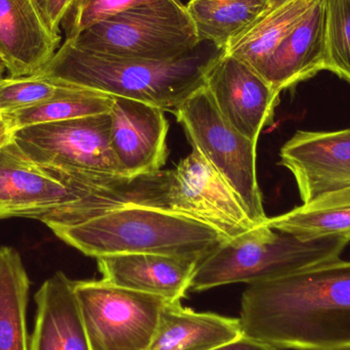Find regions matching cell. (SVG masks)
I'll use <instances>...</instances> for the list:
<instances>
[{"instance_id": "7a4b0ae2", "label": "cell", "mask_w": 350, "mask_h": 350, "mask_svg": "<svg viewBox=\"0 0 350 350\" xmlns=\"http://www.w3.org/2000/svg\"><path fill=\"white\" fill-rule=\"evenodd\" d=\"M220 51L198 47L177 59L152 61L96 53L64 41L36 75L174 113L205 85L210 65Z\"/></svg>"}, {"instance_id": "5bb4252c", "label": "cell", "mask_w": 350, "mask_h": 350, "mask_svg": "<svg viewBox=\"0 0 350 350\" xmlns=\"http://www.w3.org/2000/svg\"><path fill=\"white\" fill-rule=\"evenodd\" d=\"M34 0H0V63L10 77L36 75L59 49Z\"/></svg>"}, {"instance_id": "44dd1931", "label": "cell", "mask_w": 350, "mask_h": 350, "mask_svg": "<svg viewBox=\"0 0 350 350\" xmlns=\"http://www.w3.org/2000/svg\"><path fill=\"white\" fill-rule=\"evenodd\" d=\"M30 280L18 251L0 247V350H29Z\"/></svg>"}, {"instance_id": "4dcf8cb0", "label": "cell", "mask_w": 350, "mask_h": 350, "mask_svg": "<svg viewBox=\"0 0 350 350\" xmlns=\"http://www.w3.org/2000/svg\"><path fill=\"white\" fill-rule=\"evenodd\" d=\"M284 0H271V3H273V5H275V4L281 3Z\"/></svg>"}, {"instance_id": "277c9868", "label": "cell", "mask_w": 350, "mask_h": 350, "mask_svg": "<svg viewBox=\"0 0 350 350\" xmlns=\"http://www.w3.org/2000/svg\"><path fill=\"white\" fill-rule=\"evenodd\" d=\"M350 242L342 237L304 241L267 222L228 239L206 255L189 289L206 291L228 284L262 283L340 258Z\"/></svg>"}, {"instance_id": "e0dca14e", "label": "cell", "mask_w": 350, "mask_h": 350, "mask_svg": "<svg viewBox=\"0 0 350 350\" xmlns=\"http://www.w3.org/2000/svg\"><path fill=\"white\" fill-rule=\"evenodd\" d=\"M326 70L322 1L275 49L257 72L278 92Z\"/></svg>"}, {"instance_id": "484cf974", "label": "cell", "mask_w": 350, "mask_h": 350, "mask_svg": "<svg viewBox=\"0 0 350 350\" xmlns=\"http://www.w3.org/2000/svg\"><path fill=\"white\" fill-rule=\"evenodd\" d=\"M156 0H74L61 27L65 40L72 41L84 30L115 14Z\"/></svg>"}, {"instance_id": "d6986e66", "label": "cell", "mask_w": 350, "mask_h": 350, "mask_svg": "<svg viewBox=\"0 0 350 350\" xmlns=\"http://www.w3.org/2000/svg\"><path fill=\"white\" fill-rule=\"evenodd\" d=\"M322 0H284L271 6L222 49L255 71Z\"/></svg>"}, {"instance_id": "ffe728a7", "label": "cell", "mask_w": 350, "mask_h": 350, "mask_svg": "<svg viewBox=\"0 0 350 350\" xmlns=\"http://www.w3.org/2000/svg\"><path fill=\"white\" fill-rule=\"evenodd\" d=\"M267 224L304 241L330 237L350 241V187L322 193L287 213L269 218Z\"/></svg>"}, {"instance_id": "ba28073f", "label": "cell", "mask_w": 350, "mask_h": 350, "mask_svg": "<svg viewBox=\"0 0 350 350\" xmlns=\"http://www.w3.org/2000/svg\"><path fill=\"white\" fill-rule=\"evenodd\" d=\"M109 113L24 127L12 139L43 167L92 178H124L111 149Z\"/></svg>"}, {"instance_id": "7402d4cb", "label": "cell", "mask_w": 350, "mask_h": 350, "mask_svg": "<svg viewBox=\"0 0 350 350\" xmlns=\"http://www.w3.org/2000/svg\"><path fill=\"white\" fill-rule=\"evenodd\" d=\"M271 6V0H189L185 8L200 42L222 51Z\"/></svg>"}, {"instance_id": "9c48e42d", "label": "cell", "mask_w": 350, "mask_h": 350, "mask_svg": "<svg viewBox=\"0 0 350 350\" xmlns=\"http://www.w3.org/2000/svg\"><path fill=\"white\" fill-rule=\"evenodd\" d=\"M94 350H149L168 300L105 280L74 281Z\"/></svg>"}, {"instance_id": "d4e9b609", "label": "cell", "mask_w": 350, "mask_h": 350, "mask_svg": "<svg viewBox=\"0 0 350 350\" xmlns=\"http://www.w3.org/2000/svg\"><path fill=\"white\" fill-rule=\"evenodd\" d=\"M326 70L350 82V0H322Z\"/></svg>"}, {"instance_id": "603a6c76", "label": "cell", "mask_w": 350, "mask_h": 350, "mask_svg": "<svg viewBox=\"0 0 350 350\" xmlns=\"http://www.w3.org/2000/svg\"><path fill=\"white\" fill-rule=\"evenodd\" d=\"M112 105L113 96L83 88L73 96L0 115L14 133L24 127L107 114Z\"/></svg>"}, {"instance_id": "9a60e30c", "label": "cell", "mask_w": 350, "mask_h": 350, "mask_svg": "<svg viewBox=\"0 0 350 350\" xmlns=\"http://www.w3.org/2000/svg\"><path fill=\"white\" fill-rule=\"evenodd\" d=\"M202 259L164 254H119L96 258L103 280L119 287L180 301Z\"/></svg>"}, {"instance_id": "5b68a950", "label": "cell", "mask_w": 350, "mask_h": 350, "mask_svg": "<svg viewBox=\"0 0 350 350\" xmlns=\"http://www.w3.org/2000/svg\"><path fill=\"white\" fill-rule=\"evenodd\" d=\"M135 205L193 218L226 239L257 226L234 189L195 148L174 170L139 176Z\"/></svg>"}, {"instance_id": "6da1fadb", "label": "cell", "mask_w": 350, "mask_h": 350, "mask_svg": "<svg viewBox=\"0 0 350 350\" xmlns=\"http://www.w3.org/2000/svg\"><path fill=\"white\" fill-rule=\"evenodd\" d=\"M239 320L243 336L279 350H350V261L249 285Z\"/></svg>"}, {"instance_id": "2e32d148", "label": "cell", "mask_w": 350, "mask_h": 350, "mask_svg": "<svg viewBox=\"0 0 350 350\" xmlns=\"http://www.w3.org/2000/svg\"><path fill=\"white\" fill-rule=\"evenodd\" d=\"M36 317L29 350H94L88 338L74 281L57 271L35 294Z\"/></svg>"}, {"instance_id": "8992f818", "label": "cell", "mask_w": 350, "mask_h": 350, "mask_svg": "<svg viewBox=\"0 0 350 350\" xmlns=\"http://www.w3.org/2000/svg\"><path fill=\"white\" fill-rule=\"evenodd\" d=\"M69 42L96 53L152 61L177 59L201 44L179 0L135 6L86 29Z\"/></svg>"}, {"instance_id": "f1b7e54d", "label": "cell", "mask_w": 350, "mask_h": 350, "mask_svg": "<svg viewBox=\"0 0 350 350\" xmlns=\"http://www.w3.org/2000/svg\"><path fill=\"white\" fill-rule=\"evenodd\" d=\"M14 137V131L8 126V123L4 121L0 115V148L12 141Z\"/></svg>"}, {"instance_id": "7c38bea8", "label": "cell", "mask_w": 350, "mask_h": 350, "mask_svg": "<svg viewBox=\"0 0 350 350\" xmlns=\"http://www.w3.org/2000/svg\"><path fill=\"white\" fill-rule=\"evenodd\" d=\"M110 145L124 178L160 172L167 158L168 122L152 105L113 96Z\"/></svg>"}, {"instance_id": "8fae6325", "label": "cell", "mask_w": 350, "mask_h": 350, "mask_svg": "<svg viewBox=\"0 0 350 350\" xmlns=\"http://www.w3.org/2000/svg\"><path fill=\"white\" fill-rule=\"evenodd\" d=\"M205 85L224 120L247 139L257 143L262 129L273 124L281 92L248 64L220 51Z\"/></svg>"}, {"instance_id": "cb8c5ba5", "label": "cell", "mask_w": 350, "mask_h": 350, "mask_svg": "<svg viewBox=\"0 0 350 350\" xmlns=\"http://www.w3.org/2000/svg\"><path fill=\"white\" fill-rule=\"evenodd\" d=\"M83 88L39 75L2 78L0 80V113L12 112L73 96Z\"/></svg>"}, {"instance_id": "52a82bcc", "label": "cell", "mask_w": 350, "mask_h": 350, "mask_svg": "<svg viewBox=\"0 0 350 350\" xmlns=\"http://www.w3.org/2000/svg\"><path fill=\"white\" fill-rule=\"evenodd\" d=\"M174 114L197 149L238 196L254 224L269 217L257 179V143L232 129L220 114L206 85L191 94Z\"/></svg>"}, {"instance_id": "4fadbf2b", "label": "cell", "mask_w": 350, "mask_h": 350, "mask_svg": "<svg viewBox=\"0 0 350 350\" xmlns=\"http://www.w3.org/2000/svg\"><path fill=\"white\" fill-rule=\"evenodd\" d=\"M280 164L291 172L302 202L350 187V129L297 131L280 153Z\"/></svg>"}, {"instance_id": "f546056e", "label": "cell", "mask_w": 350, "mask_h": 350, "mask_svg": "<svg viewBox=\"0 0 350 350\" xmlns=\"http://www.w3.org/2000/svg\"><path fill=\"white\" fill-rule=\"evenodd\" d=\"M4 67L3 66H2V64L0 63V80L2 79V78H3V72H4Z\"/></svg>"}, {"instance_id": "4316f807", "label": "cell", "mask_w": 350, "mask_h": 350, "mask_svg": "<svg viewBox=\"0 0 350 350\" xmlns=\"http://www.w3.org/2000/svg\"><path fill=\"white\" fill-rule=\"evenodd\" d=\"M49 30L59 34L61 25L74 0H34Z\"/></svg>"}, {"instance_id": "3957f363", "label": "cell", "mask_w": 350, "mask_h": 350, "mask_svg": "<svg viewBox=\"0 0 350 350\" xmlns=\"http://www.w3.org/2000/svg\"><path fill=\"white\" fill-rule=\"evenodd\" d=\"M51 230L70 246L94 258L146 253L203 259L228 240L199 220L133 204Z\"/></svg>"}, {"instance_id": "ac0fdd59", "label": "cell", "mask_w": 350, "mask_h": 350, "mask_svg": "<svg viewBox=\"0 0 350 350\" xmlns=\"http://www.w3.org/2000/svg\"><path fill=\"white\" fill-rule=\"evenodd\" d=\"M243 337L240 320L167 301L149 350H209Z\"/></svg>"}, {"instance_id": "30bf717a", "label": "cell", "mask_w": 350, "mask_h": 350, "mask_svg": "<svg viewBox=\"0 0 350 350\" xmlns=\"http://www.w3.org/2000/svg\"><path fill=\"white\" fill-rule=\"evenodd\" d=\"M85 198L32 161L14 139L0 148V219L34 218L47 226Z\"/></svg>"}, {"instance_id": "83f0119b", "label": "cell", "mask_w": 350, "mask_h": 350, "mask_svg": "<svg viewBox=\"0 0 350 350\" xmlns=\"http://www.w3.org/2000/svg\"><path fill=\"white\" fill-rule=\"evenodd\" d=\"M209 350H279L271 345H265V343L259 342V341L253 340V339L247 338V337H241L238 340L232 341L228 345H221V347H215Z\"/></svg>"}]
</instances>
